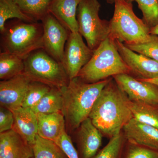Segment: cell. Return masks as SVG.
<instances>
[{"instance_id":"1","label":"cell","mask_w":158,"mask_h":158,"mask_svg":"<svg viewBox=\"0 0 158 158\" xmlns=\"http://www.w3.org/2000/svg\"><path fill=\"white\" fill-rule=\"evenodd\" d=\"M89 118L103 135L110 138L121 133L132 118L129 99L113 77L102 90Z\"/></svg>"},{"instance_id":"2","label":"cell","mask_w":158,"mask_h":158,"mask_svg":"<svg viewBox=\"0 0 158 158\" xmlns=\"http://www.w3.org/2000/svg\"><path fill=\"white\" fill-rule=\"evenodd\" d=\"M112 77L94 83H87L76 77L61 88L63 96L62 113L69 129H78L89 117L102 90Z\"/></svg>"},{"instance_id":"3","label":"cell","mask_w":158,"mask_h":158,"mask_svg":"<svg viewBox=\"0 0 158 158\" xmlns=\"http://www.w3.org/2000/svg\"><path fill=\"white\" fill-rule=\"evenodd\" d=\"M114 5L110 21V37L127 45L158 41V36L151 34V29L135 14L132 3L115 0Z\"/></svg>"},{"instance_id":"4","label":"cell","mask_w":158,"mask_h":158,"mask_svg":"<svg viewBox=\"0 0 158 158\" xmlns=\"http://www.w3.org/2000/svg\"><path fill=\"white\" fill-rule=\"evenodd\" d=\"M125 74L131 75V70L118 52L115 40L109 36L94 51L77 77L86 83H94Z\"/></svg>"},{"instance_id":"5","label":"cell","mask_w":158,"mask_h":158,"mask_svg":"<svg viewBox=\"0 0 158 158\" xmlns=\"http://www.w3.org/2000/svg\"><path fill=\"white\" fill-rule=\"evenodd\" d=\"M1 33V47L3 52L24 59L34 51L43 49L42 23L26 22L14 19L7 21Z\"/></svg>"},{"instance_id":"6","label":"cell","mask_w":158,"mask_h":158,"mask_svg":"<svg viewBox=\"0 0 158 158\" xmlns=\"http://www.w3.org/2000/svg\"><path fill=\"white\" fill-rule=\"evenodd\" d=\"M23 60V74L31 81L59 89L68 85L69 79L62 63L43 49L34 51Z\"/></svg>"},{"instance_id":"7","label":"cell","mask_w":158,"mask_h":158,"mask_svg":"<svg viewBox=\"0 0 158 158\" xmlns=\"http://www.w3.org/2000/svg\"><path fill=\"white\" fill-rule=\"evenodd\" d=\"M101 7L98 0H81L77 11L78 32L94 51L110 34V21L99 16Z\"/></svg>"},{"instance_id":"8","label":"cell","mask_w":158,"mask_h":158,"mask_svg":"<svg viewBox=\"0 0 158 158\" xmlns=\"http://www.w3.org/2000/svg\"><path fill=\"white\" fill-rule=\"evenodd\" d=\"M94 52L85 44L79 32H70L62 62L69 80L78 76L81 69L92 58Z\"/></svg>"},{"instance_id":"9","label":"cell","mask_w":158,"mask_h":158,"mask_svg":"<svg viewBox=\"0 0 158 158\" xmlns=\"http://www.w3.org/2000/svg\"><path fill=\"white\" fill-rule=\"evenodd\" d=\"M113 78L130 101L158 107L157 85L127 74Z\"/></svg>"},{"instance_id":"10","label":"cell","mask_w":158,"mask_h":158,"mask_svg":"<svg viewBox=\"0 0 158 158\" xmlns=\"http://www.w3.org/2000/svg\"><path fill=\"white\" fill-rule=\"evenodd\" d=\"M43 28V49L62 63L65 44L70 32L51 13L41 20Z\"/></svg>"},{"instance_id":"11","label":"cell","mask_w":158,"mask_h":158,"mask_svg":"<svg viewBox=\"0 0 158 158\" xmlns=\"http://www.w3.org/2000/svg\"><path fill=\"white\" fill-rule=\"evenodd\" d=\"M119 54L131 70L130 75L138 79L147 80L158 77V62L138 53L115 40Z\"/></svg>"},{"instance_id":"12","label":"cell","mask_w":158,"mask_h":158,"mask_svg":"<svg viewBox=\"0 0 158 158\" xmlns=\"http://www.w3.org/2000/svg\"><path fill=\"white\" fill-rule=\"evenodd\" d=\"M24 74L0 82L1 106L12 110L21 106L31 82Z\"/></svg>"},{"instance_id":"13","label":"cell","mask_w":158,"mask_h":158,"mask_svg":"<svg viewBox=\"0 0 158 158\" xmlns=\"http://www.w3.org/2000/svg\"><path fill=\"white\" fill-rule=\"evenodd\" d=\"M78 132L77 145L80 158H92L99 150L102 134L89 117L80 125Z\"/></svg>"},{"instance_id":"14","label":"cell","mask_w":158,"mask_h":158,"mask_svg":"<svg viewBox=\"0 0 158 158\" xmlns=\"http://www.w3.org/2000/svg\"><path fill=\"white\" fill-rule=\"evenodd\" d=\"M33 148L12 129L0 133V158H33Z\"/></svg>"},{"instance_id":"15","label":"cell","mask_w":158,"mask_h":158,"mask_svg":"<svg viewBox=\"0 0 158 158\" xmlns=\"http://www.w3.org/2000/svg\"><path fill=\"white\" fill-rule=\"evenodd\" d=\"M122 131L125 138L129 142L158 150V128L132 118Z\"/></svg>"},{"instance_id":"16","label":"cell","mask_w":158,"mask_h":158,"mask_svg":"<svg viewBox=\"0 0 158 158\" xmlns=\"http://www.w3.org/2000/svg\"><path fill=\"white\" fill-rule=\"evenodd\" d=\"M81 0H52L49 13L56 18L69 32H78L77 18L78 6Z\"/></svg>"},{"instance_id":"17","label":"cell","mask_w":158,"mask_h":158,"mask_svg":"<svg viewBox=\"0 0 158 158\" xmlns=\"http://www.w3.org/2000/svg\"><path fill=\"white\" fill-rule=\"evenodd\" d=\"M11 110L15 119L13 129L32 147L38 135L37 114L32 109L22 106Z\"/></svg>"},{"instance_id":"18","label":"cell","mask_w":158,"mask_h":158,"mask_svg":"<svg viewBox=\"0 0 158 158\" xmlns=\"http://www.w3.org/2000/svg\"><path fill=\"white\" fill-rule=\"evenodd\" d=\"M38 135L55 141L65 131V120L62 112L37 114Z\"/></svg>"},{"instance_id":"19","label":"cell","mask_w":158,"mask_h":158,"mask_svg":"<svg viewBox=\"0 0 158 158\" xmlns=\"http://www.w3.org/2000/svg\"><path fill=\"white\" fill-rule=\"evenodd\" d=\"M63 96L61 89L52 88L32 110L37 114L62 112Z\"/></svg>"},{"instance_id":"20","label":"cell","mask_w":158,"mask_h":158,"mask_svg":"<svg viewBox=\"0 0 158 158\" xmlns=\"http://www.w3.org/2000/svg\"><path fill=\"white\" fill-rule=\"evenodd\" d=\"M23 59L13 54L1 52L0 53V79L8 80L23 73Z\"/></svg>"},{"instance_id":"21","label":"cell","mask_w":158,"mask_h":158,"mask_svg":"<svg viewBox=\"0 0 158 158\" xmlns=\"http://www.w3.org/2000/svg\"><path fill=\"white\" fill-rule=\"evenodd\" d=\"M129 104L132 118L141 123L158 128V107L131 101Z\"/></svg>"},{"instance_id":"22","label":"cell","mask_w":158,"mask_h":158,"mask_svg":"<svg viewBox=\"0 0 158 158\" xmlns=\"http://www.w3.org/2000/svg\"><path fill=\"white\" fill-rule=\"evenodd\" d=\"M34 158H68L54 141L37 135L32 146Z\"/></svg>"},{"instance_id":"23","label":"cell","mask_w":158,"mask_h":158,"mask_svg":"<svg viewBox=\"0 0 158 158\" xmlns=\"http://www.w3.org/2000/svg\"><path fill=\"white\" fill-rule=\"evenodd\" d=\"M15 19L26 22H35L22 11L15 0H0V32L5 28L8 20Z\"/></svg>"},{"instance_id":"24","label":"cell","mask_w":158,"mask_h":158,"mask_svg":"<svg viewBox=\"0 0 158 158\" xmlns=\"http://www.w3.org/2000/svg\"><path fill=\"white\" fill-rule=\"evenodd\" d=\"M52 0H15L22 11L36 22L41 20L49 13Z\"/></svg>"},{"instance_id":"25","label":"cell","mask_w":158,"mask_h":158,"mask_svg":"<svg viewBox=\"0 0 158 158\" xmlns=\"http://www.w3.org/2000/svg\"><path fill=\"white\" fill-rule=\"evenodd\" d=\"M126 141L121 132L110 138L108 144L92 158H122Z\"/></svg>"},{"instance_id":"26","label":"cell","mask_w":158,"mask_h":158,"mask_svg":"<svg viewBox=\"0 0 158 158\" xmlns=\"http://www.w3.org/2000/svg\"><path fill=\"white\" fill-rule=\"evenodd\" d=\"M128 3L136 2L143 15L142 19L150 28L158 24V0H124Z\"/></svg>"},{"instance_id":"27","label":"cell","mask_w":158,"mask_h":158,"mask_svg":"<svg viewBox=\"0 0 158 158\" xmlns=\"http://www.w3.org/2000/svg\"><path fill=\"white\" fill-rule=\"evenodd\" d=\"M50 87L40 82L31 81L24 98L21 106L32 109L50 90Z\"/></svg>"},{"instance_id":"28","label":"cell","mask_w":158,"mask_h":158,"mask_svg":"<svg viewBox=\"0 0 158 158\" xmlns=\"http://www.w3.org/2000/svg\"><path fill=\"white\" fill-rule=\"evenodd\" d=\"M122 158H158V150L127 141Z\"/></svg>"},{"instance_id":"29","label":"cell","mask_w":158,"mask_h":158,"mask_svg":"<svg viewBox=\"0 0 158 158\" xmlns=\"http://www.w3.org/2000/svg\"><path fill=\"white\" fill-rule=\"evenodd\" d=\"M125 45L132 51L144 55L158 62V41L144 44Z\"/></svg>"},{"instance_id":"30","label":"cell","mask_w":158,"mask_h":158,"mask_svg":"<svg viewBox=\"0 0 158 158\" xmlns=\"http://www.w3.org/2000/svg\"><path fill=\"white\" fill-rule=\"evenodd\" d=\"M55 142L65 153L68 158H80L78 152L74 146L70 136L64 131Z\"/></svg>"},{"instance_id":"31","label":"cell","mask_w":158,"mask_h":158,"mask_svg":"<svg viewBox=\"0 0 158 158\" xmlns=\"http://www.w3.org/2000/svg\"><path fill=\"white\" fill-rule=\"evenodd\" d=\"M14 117L11 110L0 107V133L12 129L14 126Z\"/></svg>"},{"instance_id":"32","label":"cell","mask_w":158,"mask_h":158,"mask_svg":"<svg viewBox=\"0 0 158 158\" xmlns=\"http://www.w3.org/2000/svg\"><path fill=\"white\" fill-rule=\"evenodd\" d=\"M139 80L150 82V83H152V84H155V85L158 86V77H156L154 78L147 79V80H142V79H139Z\"/></svg>"},{"instance_id":"33","label":"cell","mask_w":158,"mask_h":158,"mask_svg":"<svg viewBox=\"0 0 158 158\" xmlns=\"http://www.w3.org/2000/svg\"><path fill=\"white\" fill-rule=\"evenodd\" d=\"M151 34L153 35H158V24L155 27L151 29L150 32Z\"/></svg>"},{"instance_id":"34","label":"cell","mask_w":158,"mask_h":158,"mask_svg":"<svg viewBox=\"0 0 158 158\" xmlns=\"http://www.w3.org/2000/svg\"><path fill=\"white\" fill-rule=\"evenodd\" d=\"M106 2L108 4H113L115 3V0H106Z\"/></svg>"},{"instance_id":"35","label":"cell","mask_w":158,"mask_h":158,"mask_svg":"<svg viewBox=\"0 0 158 158\" xmlns=\"http://www.w3.org/2000/svg\"></svg>"},{"instance_id":"36","label":"cell","mask_w":158,"mask_h":158,"mask_svg":"<svg viewBox=\"0 0 158 158\" xmlns=\"http://www.w3.org/2000/svg\"></svg>"}]
</instances>
